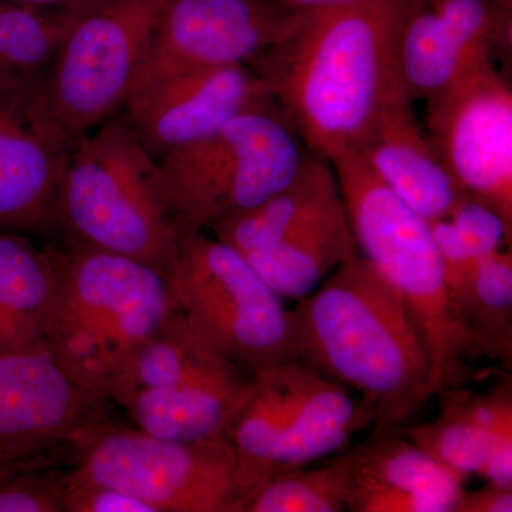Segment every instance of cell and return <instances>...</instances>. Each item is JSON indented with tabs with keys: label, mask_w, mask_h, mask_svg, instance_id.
Here are the masks:
<instances>
[{
	"label": "cell",
	"mask_w": 512,
	"mask_h": 512,
	"mask_svg": "<svg viewBox=\"0 0 512 512\" xmlns=\"http://www.w3.org/2000/svg\"><path fill=\"white\" fill-rule=\"evenodd\" d=\"M478 476L483 477L485 483L512 488V440L494 448Z\"/></svg>",
	"instance_id": "obj_31"
},
{
	"label": "cell",
	"mask_w": 512,
	"mask_h": 512,
	"mask_svg": "<svg viewBox=\"0 0 512 512\" xmlns=\"http://www.w3.org/2000/svg\"><path fill=\"white\" fill-rule=\"evenodd\" d=\"M495 2L500 3L505 9L512 10V0H495Z\"/></svg>",
	"instance_id": "obj_34"
},
{
	"label": "cell",
	"mask_w": 512,
	"mask_h": 512,
	"mask_svg": "<svg viewBox=\"0 0 512 512\" xmlns=\"http://www.w3.org/2000/svg\"><path fill=\"white\" fill-rule=\"evenodd\" d=\"M70 22V8L43 10L0 0V74L46 72Z\"/></svg>",
	"instance_id": "obj_25"
},
{
	"label": "cell",
	"mask_w": 512,
	"mask_h": 512,
	"mask_svg": "<svg viewBox=\"0 0 512 512\" xmlns=\"http://www.w3.org/2000/svg\"><path fill=\"white\" fill-rule=\"evenodd\" d=\"M356 255L355 237L340 200L281 241L244 258L282 299L299 301Z\"/></svg>",
	"instance_id": "obj_20"
},
{
	"label": "cell",
	"mask_w": 512,
	"mask_h": 512,
	"mask_svg": "<svg viewBox=\"0 0 512 512\" xmlns=\"http://www.w3.org/2000/svg\"><path fill=\"white\" fill-rule=\"evenodd\" d=\"M107 403L46 348L0 349V453L25 458L76 443L107 420Z\"/></svg>",
	"instance_id": "obj_17"
},
{
	"label": "cell",
	"mask_w": 512,
	"mask_h": 512,
	"mask_svg": "<svg viewBox=\"0 0 512 512\" xmlns=\"http://www.w3.org/2000/svg\"><path fill=\"white\" fill-rule=\"evenodd\" d=\"M9 2L35 9L63 10L69 9L70 6H73L79 0H9Z\"/></svg>",
	"instance_id": "obj_33"
},
{
	"label": "cell",
	"mask_w": 512,
	"mask_h": 512,
	"mask_svg": "<svg viewBox=\"0 0 512 512\" xmlns=\"http://www.w3.org/2000/svg\"><path fill=\"white\" fill-rule=\"evenodd\" d=\"M281 2L296 6V8L313 10L350 5V3L362 2V0H281Z\"/></svg>",
	"instance_id": "obj_32"
},
{
	"label": "cell",
	"mask_w": 512,
	"mask_h": 512,
	"mask_svg": "<svg viewBox=\"0 0 512 512\" xmlns=\"http://www.w3.org/2000/svg\"><path fill=\"white\" fill-rule=\"evenodd\" d=\"M251 384L252 376L175 311L131 357L109 402L123 407L137 429L160 439H215L227 437Z\"/></svg>",
	"instance_id": "obj_7"
},
{
	"label": "cell",
	"mask_w": 512,
	"mask_h": 512,
	"mask_svg": "<svg viewBox=\"0 0 512 512\" xmlns=\"http://www.w3.org/2000/svg\"><path fill=\"white\" fill-rule=\"evenodd\" d=\"M63 512H154L153 508L119 488L76 480L64 471Z\"/></svg>",
	"instance_id": "obj_29"
},
{
	"label": "cell",
	"mask_w": 512,
	"mask_h": 512,
	"mask_svg": "<svg viewBox=\"0 0 512 512\" xmlns=\"http://www.w3.org/2000/svg\"><path fill=\"white\" fill-rule=\"evenodd\" d=\"M308 153L275 103L239 114L158 161L180 227L208 231L291 183Z\"/></svg>",
	"instance_id": "obj_8"
},
{
	"label": "cell",
	"mask_w": 512,
	"mask_h": 512,
	"mask_svg": "<svg viewBox=\"0 0 512 512\" xmlns=\"http://www.w3.org/2000/svg\"><path fill=\"white\" fill-rule=\"evenodd\" d=\"M406 0L313 9L295 35L248 64L311 153L332 163L356 153L404 92L397 36Z\"/></svg>",
	"instance_id": "obj_1"
},
{
	"label": "cell",
	"mask_w": 512,
	"mask_h": 512,
	"mask_svg": "<svg viewBox=\"0 0 512 512\" xmlns=\"http://www.w3.org/2000/svg\"><path fill=\"white\" fill-rule=\"evenodd\" d=\"M342 453L352 478L348 511L453 512L464 488L400 430H373Z\"/></svg>",
	"instance_id": "obj_18"
},
{
	"label": "cell",
	"mask_w": 512,
	"mask_h": 512,
	"mask_svg": "<svg viewBox=\"0 0 512 512\" xmlns=\"http://www.w3.org/2000/svg\"><path fill=\"white\" fill-rule=\"evenodd\" d=\"M512 10L495 0H406L397 67L410 100H427L487 62L510 59Z\"/></svg>",
	"instance_id": "obj_16"
},
{
	"label": "cell",
	"mask_w": 512,
	"mask_h": 512,
	"mask_svg": "<svg viewBox=\"0 0 512 512\" xmlns=\"http://www.w3.org/2000/svg\"><path fill=\"white\" fill-rule=\"evenodd\" d=\"M67 473L119 488L154 512L237 511V454L228 437L167 440L106 420L76 441Z\"/></svg>",
	"instance_id": "obj_11"
},
{
	"label": "cell",
	"mask_w": 512,
	"mask_h": 512,
	"mask_svg": "<svg viewBox=\"0 0 512 512\" xmlns=\"http://www.w3.org/2000/svg\"><path fill=\"white\" fill-rule=\"evenodd\" d=\"M296 359L355 393L373 430H400L436 397L426 343L402 296L356 255L291 309Z\"/></svg>",
	"instance_id": "obj_2"
},
{
	"label": "cell",
	"mask_w": 512,
	"mask_h": 512,
	"mask_svg": "<svg viewBox=\"0 0 512 512\" xmlns=\"http://www.w3.org/2000/svg\"><path fill=\"white\" fill-rule=\"evenodd\" d=\"M512 488L487 483L476 490L463 488L453 512H511Z\"/></svg>",
	"instance_id": "obj_30"
},
{
	"label": "cell",
	"mask_w": 512,
	"mask_h": 512,
	"mask_svg": "<svg viewBox=\"0 0 512 512\" xmlns=\"http://www.w3.org/2000/svg\"><path fill=\"white\" fill-rule=\"evenodd\" d=\"M311 13L281 0H170L138 76L248 66L295 35Z\"/></svg>",
	"instance_id": "obj_15"
},
{
	"label": "cell",
	"mask_w": 512,
	"mask_h": 512,
	"mask_svg": "<svg viewBox=\"0 0 512 512\" xmlns=\"http://www.w3.org/2000/svg\"><path fill=\"white\" fill-rule=\"evenodd\" d=\"M53 284L47 248L22 232L0 229V349L46 348L43 319Z\"/></svg>",
	"instance_id": "obj_22"
},
{
	"label": "cell",
	"mask_w": 512,
	"mask_h": 512,
	"mask_svg": "<svg viewBox=\"0 0 512 512\" xmlns=\"http://www.w3.org/2000/svg\"><path fill=\"white\" fill-rule=\"evenodd\" d=\"M275 103L262 77L238 64L140 74L120 114L148 153L161 160L239 114Z\"/></svg>",
	"instance_id": "obj_14"
},
{
	"label": "cell",
	"mask_w": 512,
	"mask_h": 512,
	"mask_svg": "<svg viewBox=\"0 0 512 512\" xmlns=\"http://www.w3.org/2000/svg\"><path fill=\"white\" fill-rule=\"evenodd\" d=\"M340 200L332 164L309 151L291 183L252 210L217 222L208 231L245 256L271 247Z\"/></svg>",
	"instance_id": "obj_21"
},
{
	"label": "cell",
	"mask_w": 512,
	"mask_h": 512,
	"mask_svg": "<svg viewBox=\"0 0 512 512\" xmlns=\"http://www.w3.org/2000/svg\"><path fill=\"white\" fill-rule=\"evenodd\" d=\"M178 311L249 376L296 359L291 312L234 248L207 231L180 227L168 276Z\"/></svg>",
	"instance_id": "obj_9"
},
{
	"label": "cell",
	"mask_w": 512,
	"mask_h": 512,
	"mask_svg": "<svg viewBox=\"0 0 512 512\" xmlns=\"http://www.w3.org/2000/svg\"><path fill=\"white\" fill-rule=\"evenodd\" d=\"M46 248L55 268L43 319L46 348L74 383L109 402L134 353L178 311L170 282L126 256Z\"/></svg>",
	"instance_id": "obj_3"
},
{
	"label": "cell",
	"mask_w": 512,
	"mask_h": 512,
	"mask_svg": "<svg viewBox=\"0 0 512 512\" xmlns=\"http://www.w3.org/2000/svg\"><path fill=\"white\" fill-rule=\"evenodd\" d=\"M330 164L357 251L402 296L419 326L436 396L473 382L477 363L494 357L451 301L429 221L386 187L359 154Z\"/></svg>",
	"instance_id": "obj_5"
},
{
	"label": "cell",
	"mask_w": 512,
	"mask_h": 512,
	"mask_svg": "<svg viewBox=\"0 0 512 512\" xmlns=\"http://www.w3.org/2000/svg\"><path fill=\"white\" fill-rule=\"evenodd\" d=\"M429 225L434 244L439 252L448 293L461 316V303L466 298L468 286L480 259L464 244L463 239L447 218L429 221Z\"/></svg>",
	"instance_id": "obj_28"
},
{
	"label": "cell",
	"mask_w": 512,
	"mask_h": 512,
	"mask_svg": "<svg viewBox=\"0 0 512 512\" xmlns=\"http://www.w3.org/2000/svg\"><path fill=\"white\" fill-rule=\"evenodd\" d=\"M63 244L126 256L170 276L178 254L175 218L160 161L120 113L77 138L56 200Z\"/></svg>",
	"instance_id": "obj_4"
},
{
	"label": "cell",
	"mask_w": 512,
	"mask_h": 512,
	"mask_svg": "<svg viewBox=\"0 0 512 512\" xmlns=\"http://www.w3.org/2000/svg\"><path fill=\"white\" fill-rule=\"evenodd\" d=\"M12 460H19V458H12V457L6 456V454L0 453V464L6 463V461H12Z\"/></svg>",
	"instance_id": "obj_35"
},
{
	"label": "cell",
	"mask_w": 512,
	"mask_h": 512,
	"mask_svg": "<svg viewBox=\"0 0 512 512\" xmlns=\"http://www.w3.org/2000/svg\"><path fill=\"white\" fill-rule=\"evenodd\" d=\"M370 427L372 412L355 393L301 360L259 370L227 433L237 454V512L268 478L336 456Z\"/></svg>",
	"instance_id": "obj_6"
},
{
	"label": "cell",
	"mask_w": 512,
	"mask_h": 512,
	"mask_svg": "<svg viewBox=\"0 0 512 512\" xmlns=\"http://www.w3.org/2000/svg\"><path fill=\"white\" fill-rule=\"evenodd\" d=\"M170 0H79L43 72V96L72 141L120 113Z\"/></svg>",
	"instance_id": "obj_10"
},
{
	"label": "cell",
	"mask_w": 512,
	"mask_h": 512,
	"mask_svg": "<svg viewBox=\"0 0 512 512\" xmlns=\"http://www.w3.org/2000/svg\"><path fill=\"white\" fill-rule=\"evenodd\" d=\"M461 318L490 349L494 362H512V249H500L478 262L463 303Z\"/></svg>",
	"instance_id": "obj_24"
},
{
	"label": "cell",
	"mask_w": 512,
	"mask_h": 512,
	"mask_svg": "<svg viewBox=\"0 0 512 512\" xmlns=\"http://www.w3.org/2000/svg\"><path fill=\"white\" fill-rule=\"evenodd\" d=\"M352 478L343 453L319 466L282 471L255 488L239 512L348 511Z\"/></svg>",
	"instance_id": "obj_23"
},
{
	"label": "cell",
	"mask_w": 512,
	"mask_h": 512,
	"mask_svg": "<svg viewBox=\"0 0 512 512\" xmlns=\"http://www.w3.org/2000/svg\"><path fill=\"white\" fill-rule=\"evenodd\" d=\"M43 73L0 74V229L57 232V187L74 141L53 119Z\"/></svg>",
	"instance_id": "obj_13"
},
{
	"label": "cell",
	"mask_w": 512,
	"mask_h": 512,
	"mask_svg": "<svg viewBox=\"0 0 512 512\" xmlns=\"http://www.w3.org/2000/svg\"><path fill=\"white\" fill-rule=\"evenodd\" d=\"M400 431L463 481L480 474L498 444L512 440L500 439L444 406L434 419L407 424Z\"/></svg>",
	"instance_id": "obj_26"
},
{
	"label": "cell",
	"mask_w": 512,
	"mask_h": 512,
	"mask_svg": "<svg viewBox=\"0 0 512 512\" xmlns=\"http://www.w3.org/2000/svg\"><path fill=\"white\" fill-rule=\"evenodd\" d=\"M446 218L478 259L511 247V225L477 198L466 195Z\"/></svg>",
	"instance_id": "obj_27"
},
{
	"label": "cell",
	"mask_w": 512,
	"mask_h": 512,
	"mask_svg": "<svg viewBox=\"0 0 512 512\" xmlns=\"http://www.w3.org/2000/svg\"><path fill=\"white\" fill-rule=\"evenodd\" d=\"M412 104L406 93L393 97L356 154L424 220H440L467 194L444 167Z\"/></svg>",
	"instance_id": "obj_19"
},
{
	"label": "cell",
	"mask_w": 512,
	"mask_h": 512,
	"mask_svg": "<svg viewBox=\"0 0 512 512\" xmlns=\"http://www.w3.org/2000/svg\"><path fill=\"white\" fill-rule=\"evenodd\" d=\"M426 101V130L448 173L512 227V87L487 62Z\"/></svg>",
	"instance_id": "obj_12"
}]
</instances>
